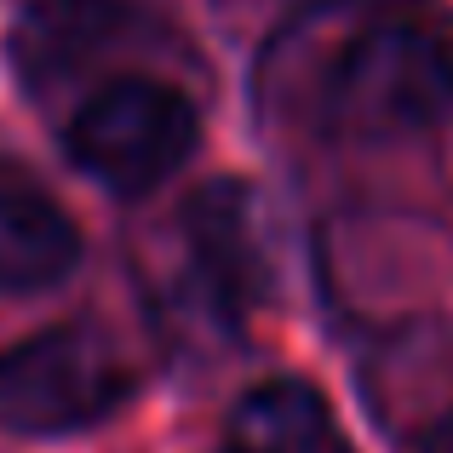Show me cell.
Here are the masks:
<instances>
[{
	"mask_svg": "<svg viewBox=\"0 0 453 453\" xmlns=\"http://www.w3.org/2000/svg\"><path fill=\"white\" fill-rule=\"evenodd\" d=\"M276 121L321 138H396L453 110V29L425 0H316L258 64Z\"/></svg>",
	"mask_w": 453,
	"mask_h": 453,
	"instance_id": "6da1fadb",
	"label": "cell"
},
{
	"mask_svg": "<svg viewBox=\"0 0 453 453\" xmlns=\"http://www.w3.org/2000/svg\"><path fill=\"white\" fill-rule=\"evenodd\" d=\"M133 396V367L92 327H41L0 350V431L75 436L115 419Z\"/></svg>",
	"mask_w": 453,
	"mask_h": 453,
	"instance_id": "7a4b0ae2",
	"label": "cell"
},
{
	"mask_svg": "<svg viewBox=\"0 0 453 453\" xmlns=\"http://www.w3.org/2000/svg\"><path fill=\"white\" fill-rule=\"evenodd\" d=\"M201 144V115L178 87L150 75H121L81 98L64 127V150L92 184L115 196L161 189Z\"/></svg>",
	"mask_w": 453,
	"mask_h": 453,
	"instance_id": "3957f363",
	"label": "cell"
},
{
	"mask_svg": "<svg viewBox=\"0 0 453 453\" xmlns=\"http://www.w3.org/2000/svg\"><path fill=\"white\" fill-rule=\"evenodd\" d=\"M166 0H6V58L29 92L161 41Z\"/></svg>",
	"mask_w": 453,
	"mask_h": 453,
	"instance_id": "277c9868",
	"label": "cell"
},
{
	"mask_svg": "<svg viewBox=\"0 0 453 453\" xmlns=\"http://www.w3.org/2000/svg\"><path fill=\"white\" fill-rule=\"evenodd\" d=\"M184 247L196 293L224 321L242 316L265 288V247H258V212L253 196L235 184H212L184 207Z\"/></svg>",
	"mask_w": 453,
	"mask_h": 453,
	"instance_id": "5b68a950",
	"label": "cell"
},
{
	"mask_svg": "<svg viewBox=\"0 0 453 453\" xmlns=\"http://www.w3.org/2000/svg\"><path fill=\"white\" fill-rule=\"evenodd\" d=\"M230 453H350L339 413L304 379H258L242 390L224 425Z\"/></svg>",
	"mask_w": 453,
	"mask_h": 453,
	"instance_id": "8992f818",
	"label": "cell"
},
{
	"mask_svg": "<svg viewBox=\"0 0 453 453\" xmlns=\"http://www.w3.org/2000/svg\"><path fill=\"white\" fill-rule=\"evenodd\" d=\"M81 265V230L29 184H0V293H46Z\"/></svg>",
	"mask_w": 453,
	"mask_h": 453,
	"instance_id": "52a82bcc",
	"label": "cell"
},
{
	"mask_svg": "<svg viewBox=\"0 0 453 453\" xmlns=\"http://www.w3.org/2000/svg\"><path fill=\"white\" fill-rule=\"evenodd\" d=\"M419 453H453V413H448V419H436L431 431L419 436Z\"/></svg>",
	"mask_w": 453,
	"mask_h": 453,
	"instance_id": "ba28073f",
	"label": "cell"
}]
</instances>
